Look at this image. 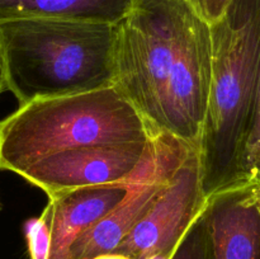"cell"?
Listing matches in <instances>:
<instances>
[{"instance_id":"6da1fadb","label":"cell","mask_w":260,"mask_h":259,"mask_svg":"<svg viewBox=\"0 0 260 259\" xmlns=\"http://www.w3.org/2000/svg\"><path fill=\"white\" fill-rule=\"evenodd\" d=\"M212 73L211 25L189 0H135L117 23L116 81L150 136L200 151Z\"/></svg>"},{"instance_id":"7a4b0ae2","label":"cell","mask_w":260,"mask_h":259,"mask_svg":"<svg viewBox=\"0 0 260 259\" xmlns=\"http://www.w3.org/2000/svg\"><path fill=\"white\" fill-rule=\"evenodd\" d=\"M210 25L212 73L200 146L206 198L239 182L258 94L260 0H231Z\"/></svg>"},{"instance_id":"3957f363","label":"cell","mask_w":260,"mask_h":259,"mask_svg":"<svg viewBox=\"0 0 260 259\" xmlns=\"http://www.w3.org/2000/svg\"><path fill=\"white\" fill-rule=\"evenodd\" d=\"M117 24L62 19L0 23L5 88L20 104L114 85Z\"/></svg>"},{"instance_id":"277c9868","label":"cell","mask_w":260,"mask_h":259,"mask_svg":"<svg viewBox=\"0 0 260 259\" xmlns=\"http://www.w3.org/2000/svg\"><path fill=\"white\" fill-rule=\"evenodd\" d=\"M149 139L144 118L116 85L35 99L0 121V169L20 175L55 152Z\"/></svg>"},{"instance_id":"5b68a950","label":"cell","mask_w":260,"mask_h":259,"mask_svg":"<svg viewBox=\"0 0 260 259\" xmlns=\"http://www.w3.org/2000/svg\"><path fill=\"white\" fill-rule=\"evenodd\" d=\"M206 203L200 151L194 150L113 253L131 259H147L156 254L172 256Z\"/></svg>"},{"instance_id":"8992f818","label":"cell","mask_w":260,"mask_h":259,"mask_svg":"<svg viewBox=\"0 0 260 259\" xmlns=\"http://www.w3.org/2000/svg\"><path fill=\"white\" fill-rule=\"evenodd\" d=\"M149 140L89 145L55 152L30 164L20 177L41 188L47 197L78 188L123 184L144 157Z\"/></svg>"},{"instance_id":"52a82bcc","label":"cell","mask_w":260,"mask_h":259,"mask_svg":"<svg viewBox=\"0 0 260 259\" xmlns=\"http://www.w3.org/2000/svg\"><path fill=\"white\" fill-rule=\"evenodd\" d=\"M205 216L211 259H260V211L248 183L210 196Z\"/></svg>"},{"instance_id":"ba28073f","label":"cell","mask_w":260,"mask_h":259,"mask_svg":"<svg viewBox=\"0 0 260 259\" xmlns=\"http://www.w3.org/2000/svg\"><path fill=\"white\" fill-rule=\"evenodd\" d=\"M127 192L128 187L124 184H107L50 196L42 211L52 235L50 259H69L74 241L116 208Z\"/></svg>"},{"instance_id":"9c48e42d","label":"cell","mask_w":260,"mask_h":259,"mask_svg":"<svg viewBox=\"0 0 260 259\" xmlns=\"http://www.w3.org/2000/svg\"><path fill=\"white\" fill-rule=\"evenodd\" d=\"M172 177L173 174H160L127 185L128 192L122 202L74 241L69 259H89L113 253Z\"/></svg>"},{"instance_id":"30bf717a","label":"cell","mask_w":260,"mask_h":259,"mask_svg":"<svg viewBox=\"0 0 260 259\" xmlns=\"http://www.w3.org/2000/svg\"><path fill=\"white\" fill-rule=\"evenodd\" d=\"M135 0H0V23L15 19L83 20L117 24Z\"/></svg>"},{"instance_id":"8fae6325","label":"cell","mask_w":260,"mask_h":259,"mask_svg":"<svg viewBox=\"0 0 260 259\" xmlns=\"http://www.w3.org/2000/svg\"><path fill=\"white\" fill-rule=\"evenodd\" d=\"M172 259H211L210 238L205 210L188 229L173 253Z\"/></svg>"},{"instance_id":"7c38bea8","label":"cell","mask_w":260,"mask_h":259,"mask_svg":"<svg viewBox=\"0 0 260 259\" xmlns=\"http://www.w3.org/2000/svg\"><path fill=\"white\" fill-rule=\"evenodd\" d=\"M260 175V68L258 94H256L255 113H254L253 124L250 134L244 149L243 159L240 165L239 182H250Z\"/></svg>"},{"instance_id":"4fadbf2b","label":"cell","mask_w":260,"mask_h":259,"mask_svg":"<svg viewBox=\"0 0 260 259\" xmlns=\"http://www.w3.org/2000/svg\"><path fill=\"white\" fill-rule=\"evenodd\" d=\"M29 259H50L52 251V235L43 213L28 218L23 226Z\"/></svg>"},{"instance_id":"5bb4252c","label":"cell","mask_w":260,"mask_h":259,"mask_svg":"<svg viewBox=\"0 0 260 259\" xmlns=\"http://www.w3.org/2000/svg\"><path fill=\"white\" fill-rule=\"evenodd\" d=\"M196 12L208 23L217 22L228 9L231 0H189Z\"/></svg>"},{"instance_id":"9a60e30c","label":"cell","mask_w":260,"mask_h":259,"mask_svg":"<svg viewBox=\"0 0 260 259\" xmlns=\"http://www.w3.org/2000/svg\"><path fill=\"white\" fill-rule=\"evenodd\" d=\"M249 184V188H250V193L251 197H253L254 202L255 205L258 206L259 211H260V175L255 179L250 180V182H246Z\"/></svg>"},{"instance_id":"2e32d148","label":"cell","mask_w":260,"mask_h":259,"mask_svg":"<svg viewBox=\"0 0 260 259\" xmlns=\"http://www.w3.org/2000/svg\"><path fill=\"white\" fill-rule=\"evenodd\" d=\"M89 259H131L126 255H122L119 253H107V254H101V255L93 256V258Z\"/></svg>"},{"instance_id":"e0dca14e","label":"cell","mask_w":260,"mask_h":259,"mask_svg":"<svg viewBox=\"0 0 260 259\" xmlns=\"http://www.w3.org/2000/svg\"><path fill=\"white\" fill-rule=\"evenodd\" d=\"M5 70H4V61H3L2 50H0V93L5 90Z\"/></svg>"},{"instance_id":"ac0fdd59","label":"cell","mask_w":260,"mask_h":259,"mask_svg":"<svg viewBox=\"0 0 260 259\" xmlns=\"http://www.w3.org/2000/svg\"><path fill=\"white\" fill-rule=\"evenodd\" d=\"M172 256L164 255V254H156V255H152V256H150V258H147V259H172Z\"/></svg>"},{"instance_id":"d6986e66","label":"cell","mask_w":260,"mask_h":259,"mask_svg":"<svg viewBox=\"0 0 260 259\" xmlns=\"http://www.w3.org/2000/svg\"><path fill=\"white\" fill-rule=\"evenodd\" d=\"M2 208H3V203H2V201H0V211H2Z\"/></svg>"}]
</instances>
